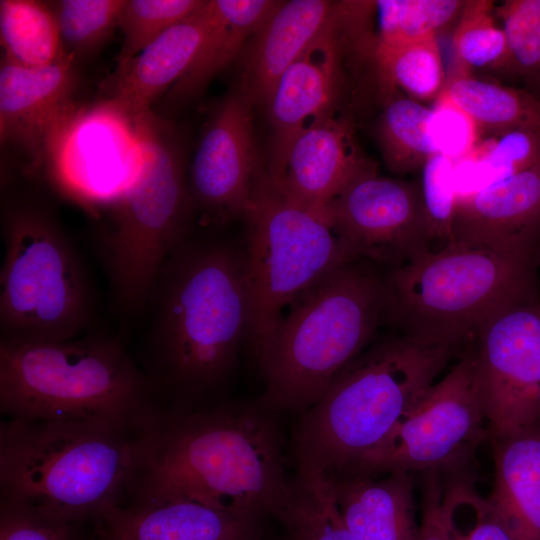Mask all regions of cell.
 <instances>
[{
  "instance_id": "cell-1",
  "label": "cell",
  "mask_w": 540,
  "mask_h": 540,
  "mask_svg": "<svg viewBox=\"0 0 540 540\" xmlns=\"http://www.w3.org/2000/svg\"><path fill=\"white\" fill-rule=\"evenodd\" d=\"M272 412L253 406L166 412L153 407L136 431L133 503L193 501L260 518L289 495Z\"/></svg>"
},
{
  "instance_id": "cell-2",
  "label": "cell",
  "mask_w": 540,
  "mask_h": 540,
  "mask_svg": "<svg viewBox=\"0 0 540 540\" xmlns=\"http://www.w3.org/2000/svg\"><path fill=\"white\" fill-rule=\"evenodd\" d=\"M466 348L400 333L369 345L304 411L294 436L299 473L334 475L393 431Z\"/></svg>"
},
{
  "instance_id": "cell-3",
  "label": "cell",
  "mask_w": 540,
  "mask_h": 540,
  "mask_svg": "<svg viewBox=\"0 0 540 540\" xmlns=\"http://www.w3.org/2000/svg\"><path fill=\"white\" fill-rule=\"evenodd\" d=\"M152 293V344L164 379L190 395L218 386L248 336L242 246L190 237L164 263Z\"/></svg>"
},
{
  "instance_id": "cell-4",
  "label": "cell",
  "mask_w": 540,
  "mask_h": 540,
  "mask_svg": "<svg viewBox=\"0 0 540 540\" xmlns=\"http://www.w3.org/2000/svg\"><path fill=\"white\" fill-rule=\"evenodd\" d=\"M135 440V431L98 421L2 423L1 501L55 522H94L128 494Z\"/></svg>"
},
{
  "instance_id": "cell-5",
  "label": "cell",
  "mask_w": 540,
  "mask_h": 540,
  "mask_svg": "<svg viewBox=\"0 0 540 540\" xmlns=\"http://www.w3.org/2000/svg\"><path fill=\"white\" fill-rule=\"evenodd\" d=\"M383 274L365 261L328 272L289 305L255 355L269 412L306 411L369 346L382 323Z\"/></svg>"
},
{
  "instance_id": "cell-6",
  "label": "cell",
  "mask_w": 540,
  "mask_h": 540,
  "mask_svg": "<svg viewBox=\"0 0 540 540\" xmlns=\"http://www.w3.org/2000/svg\"><path fill=\"white\" fill-rule=\"evenodd\" d=\"M539 259L463 241L425 250L383 274L382 323L467 348L494 315L538 299Z\"/></svg>"
},
{
  "instance_id": "cell-7",
  "label": "cell",
  "mask_w": 540,
  "mask_h": 540,
  "mask_svg": "<svg viewBox=\"0 0 540 540\" xmlns=\"http://www.w3.org/2000/svg\"><path fill=\"white\" fill-rule=\"evenodd\" d=\"M0 406L11 419L98 421L135 432L154 407L148 379L118 340L101 335L1 339Z\"/></svg>"
},
{
  "instance_id": "cell-8",
  "label": "cell",
  "mask_w": 540,
  "mask_h": 540,
  "mask_svg": "<svg viewBox=\"0 0 540 540\" xmlns=\"http://www.w3.org/2000/svg\"><path fill=\"white\" fill-rule=\"evenodd\" d=\"M132 120L136 173L99 238L116 301L128 312L148 300L164 263L191 237L196 214L170 126L150 111Z\"/></svg>"
},
{
  "instance_id": "cell-9",
  "label": "cell",
  "mask_w": 540,
  "mask_h": 540,
  "mask_svg": "<svg viewBox=\"0 0 540 540\" xmlns=\"http://www.w3.org/2000/svg\"><path fill=\"white\" fill-rule=\"evenodd\" d=\"M2 237L1 339L76 338L91 320L92 291L75 246L58 221L32 202H10L2 216Z\"/></svg>"
},
{
  "instance_id": "cell-10",
  "label": "cell",
  "mask_w": 540,
  "mask_h": 540,
  "mask_svg": "<svg viewBox=\"0 0 540 540\" xmlns=\"http://www.w3.org/2000/svg\"><path fill=\"white\" fill-rule=\"evenodd\" d=\"M243 219L247 340L256 355L296 297L350 261L330 225L284 196L265 172L254 183Z\"/></svg>"
},
{
  "instance_id": "cell-11",
  "label": "cell",
  "mask_w": 540,
  "mask_h": 540,
  "mask_svg": "<svg viewBox=\"0 0 540 540\" xmlns=\"http://www.w3.org/2000/svg\"><path fill=\"white\" fill-rule=\"evenodd\" d=\"M488 438L475 349L468 347L383 442L341 473L476 474L475 452Z\"/></svg>"
},
{
  "instance_id": "cell-12",
  "label": "cell",
  "mask_w": 540,
  "mask_h": 540,
  "mask_svg": "<svg viewBox=\"0 0 540 540\" xmlns=\"http://www.w3.org/2000/svg\"><path fill=\"white\" fill-rule=\"evenodd\" d=\"M330 225L347 259L401 266L433 240L420 186L368 172L328 205Z\"/></svg>"
},
{
  "instance_id": "cell-13",
  "label": "cell",
  "mask_w": 540,
  "mask_h": 540,
  "mask_svg": "<svg viewBox=\"0 0 540 540\" xmlns=\"http://www.w3.org/2000/svg\"><path fill=\"white\" fill-rule=\"evenodd\" d=\"M477 380L489 438L514 435L540 420V301L509 307L479 330Z\"/></svg>"
},
{
  "instance_id": "cell-14",
  "label": "cell",
  "mask_w": 540,
  "mask_h": 540,
  "mask_svg": "<svg viewBox=\"0 0 540 540\" xmlns=\"http://www.w3.org/2000/svg\"><path fill=\"white\" fill-rule=\"evenodd\" d=\"M252 98L238 88L221 101L207 122L190 173L195 211L206 225L243 218L260 174Z\"/></svg>"
},
{
  "instance_id": "cell-15",
  "label": "cell",
  "mask_w": 540,
  "mask_h": 540,
  "mask_svg": "<svg viewBox=\"0 0 540 540\" xmlns=\"http://www.w3.org/2000/svg\"><path fill=\"white\" fill-rule=\"evenodd\" d=\"M362 2H342L338 14L281 75L267 105L273 130L269 170L282 160L291 140L335 113L343 80V48Z\"/></svg>"
},
{
  "instance_id": "cell-16",
  "label": "cell",
  "mask_w": 540,
  "mask_h": 540,
  "mask_svg": "<svg viewBox=\"0 0 540 540\" xmlns=\"http://www.w3.org/2000/svg\"><path fill=\"white\" fill-rule=\"evenodd\" d=\"M374 170L357 147L351 124L334 113L299 132L265 174L289 200L326 221L332 200Z\"/></svg>"
},
{
  "instance_id": "cell-17",
  "label": "cell",
  "mask_w": 540,
  "mask_h": 540,
  "mask_svg": "<svg viewBox=\"0 0 540 540\" xmlns=\"http://www.w3.org/2000/svg\"><path fill=\"white\" fill-rule=\"evenodd\" d=\"M452 241L540 256V162L457 198Z\"/></svg>"
},
{
  "instance_id": "cell-18",
  "label": "cell",
  "mask_w": 540,
  "mask_h": 540,
  "mask_svg": "<svg viewBox=\"0 0 540 540\" xmlns=\"http://www.w3.org/2000/svg\"><path fill=\"white\" fill-rule=\"evenodd\" d=\"M75 59L44 67H25L5 56L0 61V135L40 162L52 132L71 107L76 85Z\"/></svg>"
},
{
  "instance_id": "cell-19",
  "label": "cell",
  "mask_w": 540,
  "mask_h": 540,
  "mask_svg": "<svg viewBox=\"0 0 540 540\" xmlns=\"http://www.w3.org/2000/svg\"><path fill=\"white\" fill-rule=\"evenodd\" d=\"M212 19L211 0L169 28L102 82L106 105L128 119L149 112L156 97L172 88L191 68Z\"/></svg>"
},
{
  "instance_id": "cell-20",
  "label": "cell",
  "mask_w": 540,
  "mask_h": 540,
  "mask_svg": "<svg viewBox=\"0 0 540 540\" xmlns=\"http://www.w3.org/2000/svg\"><path fill=\"white\" fill-rule=\"evenodd\" d=\"M260 518L176 500L114 506L94 523V540H256Z\"/></svg>"
},
{
  "instance_id": "cell-21",
  "label": "cell",
  "mask_w": 540,
  "mask_h": 540,
  "mask_svg": "<svg viewBox=\"0 0 540 540\" xmlns=\"http://www.w3.org/2000/svg\"><path fill=\"white\" fill-rule=\"evenodd\" d=\"M341 4L280 1L248 42L239 88L255 104L266 106L281 75L338 14Z\"/></svg>"
},
{
  "instance_id": "cell-22",
  "label": "cell",
  "mask_w": 540,
  "mask_h": 540,
  "mask_svg": "<svg viewBox=\"0 0 540 540\" xmlns=\"http://www.w3.org/2000/svg\"><path fill=\"white\" fill-rule=\"evenodd\" d=\"M348 529L359 540H417L414 478L408 472L330 475Z\"/></svg>"
},
{
  "instance_id": "cell-23",
  "label": "cell",
  "mask_w": 540,
  "mask_h": 540,
  "mask_svg": "<svg viewBox=\"0 0 540 540\" xmlns=\"http://www.w3.org/2000/svg\"><path fill=\"white\" fill-rule=\"evenodd\" d=\"M489 441L494 478L488 501L517 540H540V420Z\"/></svg>"
},
{
  "instance_id": "cell-24",
  "label": "cell",
  "mask_w": 540,
  "mask_h": 540,
  "mask_svg": "<svg viewBox=\"0 0 540 540\" xmlns=\"http://www.w3.org/2000/svg\"><path fill=\"white\" fill-rule=\"evenodd\" d=\"M280 1L211 0V24L187 73L170 89L168 99L181 102L197 96L239 53Z\"/></svg>"
},
{
  "instance_id": "cell-25",
  "label": "cell",
  "mask_w": 540,
  "mask_h": 540,
  "mask_svg": "<svg viewBox=\"0 0 540 540\" xmlns=\"http://www.w3.org/2000/svg\"><path fill=\"white\" fill-rule=\"evenodd\" d=\"M443 91L479 129L503 134L517 129L540 130V99L525 91L457 74Z\"/></svg>"
},
{
  "instance_id": "cell-26",
  "label": "cell",
  "mask_w": 540,
  "mask_h": 540,
  "mask_svg": "<svg viewBox=\"0 0 540 540\" xmlns=\"http://www.w3.org/2000/svg\"><path fill=\"white\" fill-rule=\"evenodd\" d=\"M2 55L25 67H44L67 59L55 15L48 2L0 1Z\"/></svg>"
},
{
  "instance_id": "cell-27",
  "label": "cell",
  "mask_w": 540,
  "mask_h": 540,
  "mask_svg": "<svg viewBox=\"0 0 540 540\" xmlns=\"http://www.w3.org/2000/svg\"><path fill=\"white\" fill-rule=\"evenodd\" d=\"M274 516L290 540H359L343 520L327 474L298 473Z\"/></svg>"
},
{
  "instance_id": "cell-28",
  "label": "cell",
  "mask_w": 540,
  "mask_h": 540,
  "mask_svg": "<svg viewBox=\"0 0 540 540\" xmlns=\"http://www.w3.org/2000/svg\"><path fill=\"white\" fill-rule=\"evenodd\" d=\"M431 112L410 98L397 97L386 103L376 133L391 171L404 174L422 169L438 153L429 132Z\"/></svg>"
},
{
  "instance_id": "cell-29",
  "label": "cell",
  "mask_w": 540,
  "mask_h": 540,
  "mask_svg": "<svg viewBox=\"0 0 540 540\" xmlns=\"http://www.w3.org/2000/svg\"><path fill=\"white\" fill-rule=\"evenodd\" d=\"M382 81L398 86L418 100L437 99L446 81L436 35L398 45L375 44Z\"/></svg>"
},
{
  "instance_id": "cell-30",
  "label": "cell",
  "mask_w": 540,
  "mask_h": 540,
  "mask_svg": "<svg viewBox=\"0 0 540 540\" xmlns=\"http://www.w3.org/2000/svg\"><path fill=\"white\" fill-rule=\"evenodd\" d=\"M474 474L443 477L442 508L451 540H517L487 498Z\"/></svg>"
},
{
  "instance_id": "cell-31",
  "label": "cell",
  "mask_w": 540,
  "mask_h": 540,
  "mask_svg": "<svg viewBox=\"0 0 540 540\" xmlns=\"http://www.w3.org/2000/svg\"><path fill=\"white\" fill-rule=\"evenodd\" d=\"M126 0L49 1L66 53L75 61L92 55L118 27Z\"/></svg>"
},
{
  "instance_id": "cell-32",
  "label": "cell",
  "mask_w": 540,
  "mask_h": 540,
  "mask_svg": "<svg viewBox=\"0 0 540 540\" xmlns=\"http://www.w3.org/2000/svg\"><path fill=\"white\" fill-rule=\"evenodd\" d=\"M459 0H379L374 2L379 18L377 44L398 45L431 35L462 10Z\"/></svg>"
},
{
  "instance_id": "cell-33",
  "label": "cell",
  "mask_w": 540,
  "mask_h": 540,
  "mask_svg": "<svg viewBox=\"0 0 540 540\" xmlns=\"http://www.w3.org/2000/svg\"><path fill=\"white\" fill-rule=\"evenodd\" d=\"M203 0H126L118 27L123 41L117 64L126 62L169 28L201 9Z\"/></svg>"
},
{
  "instance_id": "cell-34",
  "label": "cell",
  "mask_w": 540,
  "mask_h": 540,
  "mask_svg": "<svg viewBox=\"0 0 540 540\" xmlns=\"http://www.w3.org/2000/svg\"><path fill=\"white\" fill-rule=\"evenodd\" d=\"M493 2L465 1L453 35L457 59L468 67H506L508 49L502 28L492 16Z\"/></svg>"
},
{
  "instance_id": "cell-35",
  "label": "cell",
  "mask_w": 540,
  "mask_h": 540,
  "mask_svg": "<svg viewBox=\"0 0 540 540\" xmlns=\"http://www.w3.org/2000/svg\"><path fill=\"white\" fill-rule=\"evenodd\" d=\"M496 14L507 42L506 67L530 77L540 68V0H507Z\"/></svg>"
},
{
  "instance_id": "cell-36",
  "label": "cell",
  "mask_w": 540,
  "mask_h": 540,
  "mask_svg": "<svg viewBox=\"0 0 540 540\" xmlns=\"http://www.w3.org/2000/svg\"><path fill=\"white\" fill-rule=\"evenodd\" d=\"M421 194L433 239L452 241L451 225L458 198L455 163L436 153L422 167Z\"/></svg>"
},
{
  "instance_id": "cell-37",
  "label": "cell",
  "mask_w": 540,
  "mask_h": 540,
  "mask_svg": "<svg viewBox=\"0 0 540 540\" xmlns=\"http://www.w3.org/2000/svg\"><path fill=\"white\" fill-rule=\"evenodd\" d=\"M429 132L437 152L454 163L474 150L479 128L471 117L442 91L431 108Z\"/></svg>"
},
{
  "instance_id": "cell-38",
  "label": "cell",
  "mask_w": 540,
  "mask_h": 540,
  "mask_svg": "<svg viewBox=\"0 0 540 540\" xmlns=\"http://www.w3.org/2000/svg\"><path fill=\"white\" fill-rule=\"evenodd\" d=\"M500 135V138L487 144L480 158H475L479 167L489 172L490 183L540 162V130L517 129Z\"/></svg>"
},
{
  "instance_id": "cell-39",
  "label": "cell",
  "mask_w": 540,
  "mask_h": 540,
  "mask_svg": "<svg viewBox=\"0 0 540 540\" xmlns=\"http://www.w3.org/2000/svg\"><path fill=\"white\" fill-rule=\"evenodd\" d=\"M76 527L1 501L0 540H84Z\"/></svg>"
},
{
  "instance_id": "cell-40",
  "label": "cell",
  "mask_w": 540,
  "mask_h": 540,
  "mask_svg": "<svg viewBox=\"0 0 540 540\" xmlns=\"http://www.w3.org/2000/svg\"><path fill=\"white\" fill-rule=\"evenodd\" d=\"M420 475L422 516L417 540H451L442 508V474L436 470H428Z\"/></svg>"
},
{
  "instance_id": "cell-41",
  "label": "cell",
  "mask_w": 540,
  "mask_h": 540,
  "mask_svg": "<svg viewBox=\"0 0 540 540\" xmlns=\"http://www.w3.org/2000/svg\"><path fill=\"white\" fill-rule=\"evenodd\" d=\"M533 86L540 91V68L530 76Z\"/></svg>"
}]
</instances>
